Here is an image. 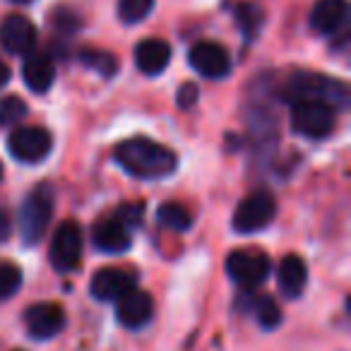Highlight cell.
<instances>
[{
    "mask_svg": "<svg viewBox=\"0 0 351 351\" xmlns=\"http://www.w3.org/2000/svg\"><path fill=\"white\" fill-rule=\"evenodd\" d=\"M0 181H3V164H0Z\"/></svg>",
    "mask_w": 351,
    "mask_h": 351,
    "instance_id": "cell-31",
    "label": "cell"
},
{
    "mask_svg": "<svg viewBox=\"0 0 351 351\" xmlns=\"http://www.w3.org/2000/svg\"><path fill=\"white\" fill-rule=\"evenodd\" d=\"M197 97H200V89H197L195 82H186L181 89H178V94H176V104L183 108V111H188V108H193L197 104Z\"/></svg>",
    "mask_w": 351,
    "mask_h": 351,
    "instance_id": "cell-27",
    "label": "cell"
},
{
    "mask_svg": "<svg viewBox=\"0 0 351 351\" xmlns=\"http://www.w3.org/2000/svg\"><path fill=\"white\" fill-rule=\"evenodd\" d=\"M279 97L287 104L296 101H320L332 108L349 106V87L341 80L327 77L320 73H293L284 82Z\"/></svg>",
    "mask_w": 351,
    "mask_h": 351,
    "instance_id": "cell-2",
    "label": "cell"
},
{
    "mask_svg": "<svg viewBox=\"0 0 351 351\" xmlns=\"http://www.w3.org/2000/svg\"><path fill=\"white\" fill-rule=\"evenodd\" d=\"M25 325L34 339H51L65 327V313L58 303H34L25 311Z\"/></svg>",
    "mask_w": 351,
    "mask_h": 351,
    "instance_id": "cell-12",
    "label": "cell"
},
{
    "mask_svg": "<svg viewBox=\"0 0 351 351\" xmlns=\"http://www.w3.org/2000/svg\"><path fill=\"white\" fill-rule=\"evenodd\" d=\"M277 215V200L272 193L267 191H255L236 207L234 212V229L239 234H255V231L265 229Z\"/></svg>",
    "mask_w": 351,
    "mask_h": 351,
    "instance_id": "cell-6",
    "label": "cell"
},
{
    "mask_svg": "<svg viewBox=\"0 0 351 351\" xmlns=\"http://www.w3.org/2000/svg\"><path fill=\"white\" fill-rule=\"evenodd\" d=\"M8 82H10V68H8V65L0 60V89L5 87Z\"/></svg>",
    "mask_w": 351,
    "mask_h": 351,
    "instance_id": "cell-29",
    "label": "cell"
},
{
    "mask_svg": "<svg viewBox=\"0 0 351 351\" xmlns=\"http://www.w3.org/2000/svg\"><path fill=\"white\" fill-rule=\"evenodd\" d=\"M92 241L99 250L104 253H125L130 248V231L116 219V217H108V219H99L92 226Z\"/></svg>",
    "mask_w": 351,
    "mask_h": 351,
    "instance_id": "cell-15",
    "label": "cell"
},
{
    "mask_svg": "<svg viewBox=\"0 0 351 351\" xmlns=\"http://www.w3.org/2000/svg\"><path fill=\"white\" fill-rule=\"evenodd\" d=\"M156 221L171 231H188L193 224V215L178 202H164L156 212Z\"/></svg>",
    "mask_w": 351,
    "mask_h": 351,
    "instance_id": "cell-19",
    "label": "cell"
},
{
    "mask_svg": "<svg viewBox=\"0 0 351 351\" xmlns=\"http://www.w3.org/2000/svg\"><path fill=\"white\" fill-rule=\"evenodd\" d=\"M22 287V269L12 263H0V301L12 298Z\"/></svg>",
    "mask_w": 351,
    "mask_h": 351,
    "instance_id": "cell-24",
    "label": "cell"
},
{
    "mask_svg": "<svg viewBox=\"0 0 351 351\" xmlns=\"http://www.w3.org/2000/svg\"><path fill=\"white\" fill-rule=\"evenodd\" d=\"M349 22L346 0H317L311 10V27L322 36H335Z\"/></svg>",
    "mask_w": 351,
    "mask_h": 351,
    "instance_id": "cell-14",
    "label": "cell"
},
{
    "mask_svg": "<svg viewBox=\"0 0 351 351\" xmlns=\"http://www.w3.org/2000/svg\"><path fill=\"white\" fill-rule=\"evenodd\" d=\"M154 10V0H118V20L137 25Z\"/></svg>",
    "mask_w": 351,
    "mask_h": 351,
    "instance_id": "cell-23",
    "label": "cell"
},
{
    "mask_svg": "<svg viewBox=\"0 0 351 351\" xmlns=\"http://www.w3.org/2000/svg\"><path fill=\"white\" fill-rule=\"evenodd\" d=\"M51 265L58 272H73L82 260V229L77 221H63L51 239Z\"/></svg>",
    "mask_w": 351,
    "mask_h": 351,
    "instance_id": "cell-8",
    "label": "cell"
},
{
    "mask_svg": "<svg viewBox=\"0 0 351 351\" xmlns=\"http://www.w3.org/2000/svg\"><path fill=\"white\" fill-rule=\"evenodd\" d=\"M279 291L287 298H298L308 284V267L298 255H287L277 267Z\"/></svg>",
    "mask_w": 351,
    "mask_h": 351,
    "instance_id": "cell-17",
    "label": "cell"
},
{
    "mask_svg": "<svg viewBox=\"0 0 351 351\" xmlns=\"http://www.w3.org/2000/svg\"><path fill=\"white\" fill-rule=\"evenodd\" d=\"M12 3H32V0H12Z\"/></svg>",
    "mask_w": 351,
    "mask_h": 351,
    "instance_id": "cell-30",
    "label": "cell"
},
{
    "mask_svg": "<svg viewBox=\"0 0 351 351\" xmlns=\"http://www.w3.org/2000/svg\"><path fill=\"white\" fill-rule=\"evenodd\" d=\"M12 234V219H10V212L5 207H0V243L8 241Z\"/></svg>",
    "mask_w": 351,
    "mask_h": 351,
    "instance_id": "cell-28",
    "label": "cell"
},
{
    "mask_svg": "<svg viewBox=\"0 0 351 351\" xmlns=\"http://www.w3.org/2000/svg\"><path fill=\"white\" fill-rule=\"evenodd\" d=\"M116 315L118 322L128 330H140L154 315V301L147 291H140L137 287H132L130 291H125L116 301Z\"/></svg>",
    "mask_w": 351,
    "mask_h": 351,
    "instance_id": "cell-11",
    "label": "cell"
},
{
    "mask_svg": "<svg viewBox=\"0 0 351 351\" xmlns=\"http://www.w3.org/2000/svg\"><path fill=\"white\" fill-rule=\"evenodd\" d=\"M188 63L197 75L207 80H221L231 73L229 51L215 41H197L188 53Z\"/></svg>",
    "mask_w": 351,
    "mask_h": 351,
    "instance_id": "cell-9",
    "label": "cell"
},
{
    "mask_svg": "<svg viewBox=\"0 0 351 351\" xmlns=\"http://www.w3.org/2000/svg\"><path fill=\"white\" fill-rule=\"evenodd\" d=\"M80 60H82L84 68L94 70L101 77H113L118 70V60L113 58L108 51H99V49H82L80 51Z\"/></svg>",
    "mask_w": 351,
    "mask_h": 351,
    "instance_id": "cell-21",
    "label": "cell"
},
{
    "mask_svg": "<svg viewBox=\"0 0 351 351\" xmlns=\"http://www.w3.org/2000/svg\"><path fill=\"white\" fill-rule=\"evenodd\" d=\"M250 308H253L255 317L265 330H274L282 322V311H279L277 301L272 296H250Z\"/></svg>",
    "mask_w": 351,
    "mask_h": 351,
    "instance_id": "cell-22",
    "label": "cell"
},
{
    "mask_svg": "<svg viewBox=\"0 0 351 351\" xmlns=\"http://www.w3.org/2000/svg\"><path fill=\"white\" fill-rule=\"evenodd\" d=\"M53 207L56 191L51 183H39L36 188H32V193L20 207V231L27 245H36L44 239L46 229L53 219Z\"/></svg>",
    "mask_w": 351,
    "mask_h": 351,
    "instance_id": "cell-3",
    "label": "cell"
},
{
    "mask_svg": "<svg viewBox=\"0 0 351 351\" xmlns=\"http://www.w3.org/2000/svg\"><path fill=\"white\" fill-rule=\"evenodd\" d=\"M36 46V27L25 15H8L0 22V49L12 56H29Z\"/></svg>",
    "mask_w": 351,
    "mask_h": 351,
    "instance_id": "cell-10",
    "label": "cell"
},
{
    "mask_svg": "<svg viewBox=\"0 0 351 351\" xmlns=\"http://www.w3.org/2000/svg\"><path fill=\"white\" fill-rule=\"evenodd\" d=\"M234 15H236V22H239L241 32L245 34V39H255V36L260 34L263 22H265V12L260 5H255V3H241V5H236Z\"/></svg>",
    "mask_w": 351,
    "mask_h": 351,
    "instance_id": "cell-20",
    "label": "cell"
},
{
    "mask_svg": "<svg viewBox=\"0 0 351 351\" xmlns=\"http://www.w3.org/2000/svg\"><path fill=\"white\" fill-rule=\"evenodd\" d=\"M113 156L125 173L140 181H161L178 169V156L173 149L149 137H130L118 142Z\"/></svg>",
    "mask_w": 351,
    "mask_h": 351,
    "instance_id": "cell-1",
    "label": "cell"
},
{
    "mask_svg": "<svg viewBox=\"0 0 351 351\" xmlns=\"http://www.w3.org/2000/svg\"><path fill=\"white\" fill-rule=\"evenodd\" d=\"M169 63H171V46L164 39H145L135 46V65L140 73L154 77V75L164 73Z\"/></svg>",
    "mask_w": 351,
    "mask_h": 351,
    "instance_id": "cell-16",
    "label": "cell"
},
{
    "mask_svg": "<svg viewBox=\"0 0 351 351\" xmlns=\"http://www.w3.org/2000/svg\"><path fill=\"white\" fill-rule=\"evenodd\" d=\"M269 272H272V263L263 250L239 248L226 258V274L231 277V282L239 284L245 291L260 287L269 277Z\"/></svg>",
    "mask_w": 351,
    "mask_h": 351,
    "instance_id": "cell-4",
    "label": "cell"
},
{
    "mask_svg": "<svg viewBox=\"0 0 351 351\" xmlns=\"http://www.w3.org/2000/svg\"><path fill=\"white\" fill-rule=\"evenodd\" d=\"M8 147H10V154L22 164H39L51 154L53 137L41 125H22L10 132Z\"/></svg>",
    "mask_w": 351,
    "mask_h": 351,
    "instance_id": "cell-7",
    "label": "cell"
},
{
    "mask_svg": "<svg viewBox=\"0 0 351 351\" xmlns=\"http://www.w3.org/2000/svg\"><path fill=\"white\" fill-rule=\"evenodd\" d=\"M135 287V277L121 267H104L94 272L89 291L97 301H118L125 291Z\"/></svg>",
    "mask_w": 351,
    "mask_h": 351,
    "instance_id": "cell-13",
    "label": "cell"
},
{
    "mask_svg": "<svg viewBox=\"0 0 351 351\" xmlns=\"http://www.w3.org/2000/svg\"><path fill=\"white\" fill-rule=\"evenodd\" d=\"M142 217H145V207H142L140 202H125V205H121L116 212V219L121 221L128 231L137 229V226L142 224Z\"/></svg>",
    "mask_w": 351,
    "mask_h": 351,
    "instance_id": "cell-26",
    "label": "cell"
},
{
    "mask_svg": "<svg viewBox=\"0 0 351 351\" xmlns=\"http://www.w3.org/2000/svg\"><path fill=\"white\" fill-rule=\"evenodd\" d=\"M22 80L25 84L36 94H44L51 89L56 80V65L49 56L44 53H34V56H27L25 65H22Z\"/></svg>",
    "mask_w": 351,
    "mask_h": 351,
    "instance_id": "cell-18",
    "label": "cell"
},
{
    "mask_svg": "<svg viewBox=\"0 0 351 351\" xmlns=\"http://www.w3.org/2000/svg\"><path fill=\"white\" fill-rule=\"evenodd\" d=\"M27 116V104L20 97L0 99V128L15 125Z\"/></svg>",
    "mask_w": 351,
    "mask_h": 351,
    "instance_id": "cell-25",
    "label": "cell"
},
{
    "mask_svg": "<svg viewBox=\"0 0 351 351\" xmlns=\"http://www.w3.org/2000/svg\"><path fill=\"white\" fill-rule=\"evenodd\" d=\"M291 128L293 132L308 140H322L335 128V108L320 101H296L291 104Z\"/></svg>",
    "mask_w": 351,
    "mask_h": 351,
    "instance_id": "cell-5",
    "label": "cell"
}]
</instances>
